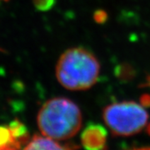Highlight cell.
<instances>
[{
	"mask_svg": "<svg viewBox=\"0 0 150 150\" xmlns=\"http://www.w3.org/2000/svg\"><path fill=\"white\" fill-rule=\"evenodd\" d=\"M148 132H149V134H150V125L149 126V129H148Z\"/></svg>",
	"mask_w": 150,
	"mask_h": 150,
	"instance_id": "30bf717a",
	"label": "cell"
},
{
	"mask_svg": "<svg viewBox=\"0 0 150 150\" xmlns=\"http://www.w3.org/2000/svg\"><path fill=\"white\" fill-rule=\"evenodd\" d=\"M77 149L73 144H61L55 139L46 136L34 135L23 150H74Z\"/></svg>",
	"mask_w": 150,
	"mask_h": 150,
	"instance_id": "5b68a950",
	"label": "cell"
},
{
	"mask_svg": "<svg viewBox=\"0 0 150 150\" xmlns=\"http://www.w3.org/2000/svg\"><path fill=\"white\" fill-rule=\"evenodd\" d=\"M100 64L88 49L76 47L66 50L56 65V77L64 88L72 91L86 90L98 81Z\"/></svg>",
	"mask_w": 150,
	"mask_h": 150,
	"instance_id": "7a4b0ae2",
	"label": "cell"
},
{
	"mask_svg": "<svg viewBox=\"0 0 150 150\" xmlns=\"http://www.w3.org/2000/svg\"><path fill=\"white\" fill-rule=\"evenodd\" d=\"M33 4L38 10H50L56 3V0H33Z\"/></svg>",
	"mask_w": 150,
	"mask_h": 150,
	"instance_id": "52a82bcc",
	"label": "cell"
},
{
	"mask_svg": "<svg viewBox=\"0 0 150 150\" xmlns=\"http://www.w3.org/2000/svg\"><path fill=\"white\" fill-rule=\"evenodd\" d=\"M131 150H150V147H144V148H139V149H134Z\"/></svg>",
	"mask_w": 150,
	"mask_h": 150,
	"instance_id": "9c48e42d",
	"label": "cell"
},
{
	"mask_svg": "<svg viewBox=\"0 0 150 150\" xmlns=\"http://www.w3.org/2000/svg\"><path fill=\"white\" fill-rule=\"evenodd\" d=\"M79 106L64 97H56L43 103L38 113V129L43 135L55 140H66L79 133L82 126Z\"/></svg>",
	"mask_w": 150,
	"mask_h": 150,
	"instance_id": "6da1fadb",
	"label": "cell"
},
{
	"mask_svg": "<svg viewBox=\"0 0 150 150\" xmlns=\"http://www.w3.org/2000/svg\"><path fill=\"white\" fill-rule=\"evenodd\" d=\"M22 144L10 124L0 125V150H18Z\"/></svg>",
	"mask_w": 150,
	"mask_h": 150,
	"instance_id": "8992f818",
	"label": "cell"
},
{
	"mask_svg": "<svg viewBox=\"0 0 150 150\" xmlns=\"http://www.w3.org/2000/svg\"><path fill=\"white\" fill-rule=\"evenodd\" d=\"M144 106L134 101L111 103L104 108L103 118L108 128L116 136L128 137L139 134L149 121Z\"/></svg>",
	"mask_w": 150,
	"mask_h": 150,
	"instance_id": "3957f363",
	"label": "cell"
},
{
	"mask_svg": "<svg viewBox=\"0 0 150 150\" xmlns=\"http://www.w3.org/2000/svg\"><path fill=\"white\" fill-rule=\"evenodd\" d=\"M108 134L103 126L89 123L81 134V144L85 150H105Z\"/></svg>",
	"mask_w": 150,
	"mask_h": 150,
	"instance_id": "277c9868",
	"label": "cell"
},
{
	"mask_svg": "<svg viewBox=\"0 0 150 150\" xmlns=\"http://www.w3.org/2000/svg\"><path fill=\"white\" fill-rule=\"evenodd\" d=\"M94 19L97 23H103L104 22L106 21L107 19L108 15L107 13L104 12V11L102 10H98L95 12L94 13Z\"/></svg>",
	"mask_w": 150,
	"mask_h": 150,
	"instance_id": "ba28073f",
	"label": "cell"
},
{
	"mask_svg": "<svg viewBox=\"0 0 150 150\" xmlns=\"http://www.w3.org/2000/svg\"><path fill=\"white\" fill-rule=\"evenodd\" d=\"M1 1H7V0H0V2H1Z\"/></svg>",
	"mask_w": 150,
	"mask_h": 150,
	"instance_id": "8fae6325",
	"label": "cell"
}]
</instances>
